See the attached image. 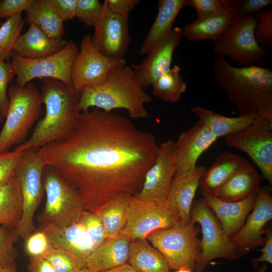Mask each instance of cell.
<instances>
[{"label": "cell", "instance_id": "6da1fadb", "mask_svg": "<svg viewBox=\"0 0 272 272\" xmlns=\"http://www.w3.org/2000/svg\"><path fill=\"white\" fill-rule=\"evenodd\" d=\"M160 147L151 133L128 118L99 109L81 112L66 138L38 152L79 192L85 210L97 213L108 200L141 190Z\"/></svg>", "mask_w": 272, "mask_h": 272}, {"label": "cell", "instance_id": "7a4b0ae2", "mask_svg": "<svg viewBox=\"0 0 272 272\" xmlns=\"http://www.w3.org/2000/svg\"><path fill=\"white\" fill-rule=\"evenodd\" d=\"M213 73L240 115L272 121V71L256 65L235 67L222 56L214 59Z\"/></svg>", "mask_w": 272, "mask_h": 272}, {"label": "cell", "instance_id": "3957f363", "mask_svg": "<svg viewBox=\"0 0 272 272\" xmlns=\"http://www.w3.org/2000/svg\"><path fill=\"white\" fill-rule=\"evenodd\" d=\"M45 105L44 117L36 124L30 137L13 150L38 149L67 137L74 129L81 111V91L54 79L42 80L40 92Z\"/></svg>", "mask_w": 272, "mask_h": 272}, {"label": "cell", "instance_id": "277c9868", "mask_svg": "<svg viewBox=\"0 0 272 272\" xmlns=\"http://www.w3.org/2000/svg\"><path fill=\"white\" fill-rule=\"evenodd\" d=\"M151 97L138 83L130 66L112 69L106 81L81 91L79 103L81 112L95 107L107 112L114 109L126 110L131 118H145L149 114L145 104Z\"/></svg>", "mask_w": 272, "mask_h": 272}, {"label": "cell", "instance_id": "5b68a950", "mask_svg": "<svg viewBox=\"0 0 272 272\" xmlns=\"http://www.w3.org/2000/svg\"><path fill=\"white\" fill-rule=\"evenodd\" d=\"M9 104L0 132V152L24 143L42 111L40 92L31 83L9 87Z\"/></svg>", "mask_w": 272, "mask_h": 272}, {"label": "cell", "instance_id": "8992f818", "mask_svg": "<svg viewBox=\"0 0 272 272\" xmlns=\"http://www.w3.org/2000/svg\"><path fill=\"white\" fill-rule=\"evenodd\" d=\"M43 183L46 198L37 217L40 225L64 227L79 221L86 210L77 190L47 165L44 169Z\"/></svg>", "mask_w": 272, "mask_h": 272}, {"label": "cell", "instance_id": "52a82bcc", "mask_svg": "<svg viewBox=\"0 0 272 272\" xmlns=\"http://www.w3.org/2000/svg\"><path fill=\"white\" fill-rule=\"evenodd\" d=\"M200 231L191 222H179L170 228L152 232L146 239L163 255L170 269L186 267L193 271L201 253L200 240L197 237Z\"/></svg>", "mask_w": 272, "mask_h": 272}, {"label": "cell", "instance_id": "ba28073f", "mask_svg": "<svg viewBox=\"0 0 272 272\" xmlns=\"http://www.w3.org/2000/svg\"><path fill=\"white\" fill-rule=\"evenodd\" d=\"M45 167L37 149L23 151L16 173L22 196V217L15 229L18 236L24 241L37 230L33 218L45 192L43 183Z\"/></svg>", "mask_w": 272, "mask_h": 272}, {"label": "cell", "instance_id": "9c48e42d", "mask_svg": "<svg viewBox=\"0 0 272 272\" xmlns=\"http://www.w3.org/2000/svg\"><path fill=\"white\" fill-rule=\"evenodd\" d=\"M256 22V14L235 17L229 28L215 43L213 52L217 55L228 56L240 66L262 64L268 53L255 40Z\"/></svg>", "mask_w": 272, "mask_h": 272}, {"label": "cell", "instance_id": "30bf717a", "mask_svg": "<svg viewBox=\"0 0 272 272\" xmlns=\"http://www.w3.org/2000/svg\"><path fill=\"white\" fill-rule=\"evenodd\" d=\"M190 217L191 222L200 225L202 235L196 272H202L209 262L215 258L231 260L239 257L236 248L225 234L219 221L202 199L193 201Z\"/></svg>", "mask_w": 272, "mask_h": 272}, {"label": "cell", "instance_id": "8fae6325", "mask_svg": "<svg viewBox=\"0 0 272 272\" xmlns=\"http://www.w3.org/2000/svg\"><path fill=\"white\" fill-rule=\"evenodd\" d=\"M78 52L77 45L70 40L60 51L40 58L29 59L12 54L16 84L24 86L35 79L52 78L72 86L71 71Z\"/></svg>", "mask_w": 272, "mask_h": 272}, {"label": "cell", "instance_id": "7c38bea8", "mask_svg": "<svg viewBox=\"0 0 272 272\" xmlns=\"http://www.w3.org/2000/svg\"><path fill=\"white\" fill-rule=\"evenodd\" d=\"M126 223L120 234L131 240L146 239L152 232L168 229L182 222L165 200H144L132 196L126 210Z\"/></svg>", "mask_w": 272, "mask_h": 272}, {"label": "cell", "instance_id": "4fadbf2b", "mask_svg": "<svg viewBox=\"0 0 272 272\" xmlns=\"http://www.w3.org/2000/svg\"><path fill=\"white\" fill-rule=\"evenodd\" d=\"M224 142L245 153L272 185V121L256 118L244 129L225 137Z\"/></svg>", "mask_w": 272, "mask_h": 272}, {"label": "cell", "instance_id": "5bb4252c", "mask_svg": "<svg viewBox=\"0 0 272 272\" xmlns=\"http://www.w3.org/2000/svg\"><path fill=\"white\" fill-rule=\"evenodd\" d=\"M124 58L116 59L105 56L94 46L92 36L85 35L71 71L72 86L77 91L104 83L113 69L124 66Z\"/></svg>", "mask_w": 272, "mask_h": 272}, {"label": "cell", "instance_id": "9a60e30c", "mask_svg": "<svg viewBox=\"0 0 272 272\" xmlns=\"http://www.w3.org/2000/svg\"><path fill=\"white\" fill-rule=\"evenodd\" d=\"M272 219V195L269 186H259L254 206L240 230L230 237L240 256L258 246H263L265 238L264 228Z\"/></svg>", "mask_w": 272, "mask_h": 272}, {"label": "cell", "instance_id": "2e32d148", "mask_svg": "<svg viewBox=\"0 0 272 272\" xmlns=\"http://www.w3.org/2000/svg\"><path fill=\"white\" fill-rule=\"evenodd\" d=\"M103 5L102 13L92 36V43L105 56L124 58L130 42L128 16L111 12L104 2Z\"/></svg>", "mask_w": 272, "mask_h": 272}, {"label": "cell", "instance_id": "e0dca14e", "mask_svg": "<svg viewBox=\"0 0 272 272\" xmlns=\"http://www.w3.org/2000/svg\"><path fill=\"white\" fill-rule=\"evenodd\" d=\"M157 158L147 171L142 187L134 195L144 200H165L175 172L174 142L169 140L160 144Z\"/></svg>", "mask_w": 272, "mask_h": 272}, {"label": "cell", "instance_id": "ac0fdd59", "mask_svg": "<svg viewBox=\"0 0 272 272\" xmlns=\"http://www.w3.org/2000/svg\"><path fill=\"white\" fill-rule=\"evenodd\" d=\"M183 36L182 28H173L163 39L139 64L130 65L133 74L140 86L145 89L163 74L171 69L173 55L176 47Z\"/></svg>", "mask_w": 272, "mask_h": 272}, {"label": "cell", "instance_id": "d6986e66", "mask_svg": "<svg viewBox=\"0 0 272 272\" xmlns=\"http://www.w3.org/2000/svg\"><path fill=\"white\" fill-rule=\"evenodd\" d=\"M217 140L199 120L189 129L181 132L177 141L174 142V176L182 175L192 171L196 167L199 157Z\"/></svg>", "mask_w": 272, "mask_h": 272}, {"label": "cell", "instance_id": "ffe728a7", "mask_svg": "<svg viewBox=\"0 0 272 272\" xmlns=\"http://www.w3.org/2000/svg\"><path fill=\"white\" fill-rule=\"evenodd\" d=\"M38 230L45 233L53 248L71 255L81 267H86L95 247L79 221L64 227L40 225Z\"/></svg>", "mask_w": 272, "mask_h": 272}, {"label": "cell", "instance_id": "44dd1931", "mask_svg": "<svg viewBox=\"0 0 272 272\" xmlns=\"http://www.w3.org/2000/svg\"><path fill=\"white\" fill-rule=\"evenodd\" d=\"M256 193L236 201H223L213 196H203L202 200L214 213L225 234L230 238L245 224L254 206Z\"/></svg>", "mask_w": 272, "mask_h": 272}, {"label": "cell", "instance_id": "7402d4cb", "mask_svg": "<svg viewBox=\"0 0 272 272\" xmlns=\"http://www.w3.org/2000/svg\"><path fill=\"white\" fill-rule=\"evenodd\" d=\"M207 170L203 166H196L191 172L174 176L165 199L167 204L179 215L182 222H190V212L200 180Z\"/></svg>", "mask_w": 272, "mask_h": 272}, {"label": "cell", "instance_id": "603a6c76", "mask_svg": "<svg viewBox=\"0 0 272 272\" xmlns=\"http://www.w3.org/2000/svg\"><path fill=\"white\" fill-rule=\"evenodd\" d=\"M247 159L225 152L219 155L202 176L199 188L203 196H216L220 187L234 174L249 166Z\"/></svg>", "mask_w": 272, "mask_h": 272}, {"label": "cell", "instance_id": "cb8c5ba5", "mask_svg": "<svg viewBox=\"0 0 272 272\" xmlns=\"http://www.w3.org/2000/svg\"><path fill=\"white\" fill-rule=\"evenodd\" d=\"M66 42L62 38H50L36 25L30 24L18 38L12 54L29 59L40 58L60 51Z\"/></svg>", "mask_w": 272, "mask_h": 272}, {"label": "cell", "instance_id": "d4e9b609", "mask_svg": "<svg viewBox=\"0 0 272 272\" xmlns=\"http://www.w3.org/2000/svg\"><path fill=\"white\" fill-rule=\"evenodd\" d=\"M130 242L121 234L107 238L94 249L86 267L94 272H102L127 263Z\"/></svg>", "mask_w": 272, "mask_h": 272}, {"label": "cell", "instance_id": "484cf974", "mask_svg": "<svg viewBox=\"0 0 272 272\" xmlns=\"http://www.w3.org/2000/svg\"><path fill=\"white\" fill-rule=\"evenodd\" d=\"M185 0H160L156 17L140 50V54H149L171 32L175 19Z\"/></svg>", "mask_w": 272, "mask_h": 272}, {"label": "cell", "instance_id": "4316f807", "mask_svg": "<svg viewBox=\"0 0 272 272\" xmlns=\"http://www.w3.org/2000/svg\"><path fill=\"white\" fill-rule=\"evenodd\" d=\"M234 18L225 9L218 14L184 25L182 28L183 36L194 42L211 40L216 43L229 28Z\"/></svg>", "mask_w": 272, "mask_h": 272}, {"label": "cell", "instance_id": "83f0119b", "mask_svg": "<svg viewBox=\"0 0 272 272\" xmlns=\"http://www.w3.org/2000/svg\"><path fill=\"white\" fill-rule=\"evenodd\" d=\"M262 177L251 164L234 174L219 189L217 197L236 201L257 193Z\"/></svg>", "mask_w": 272, "mask_h": 272}, {"label": "cell", "instance_id": "f1b7e54d", "mask_svg": "<svg viewBox=\"0 0 272 272\" xmlns=\"http://www.w3.org/2000/svg\"><path fill=\"white\" fill-rule=\"evenodd\" d=\"M127 263L137 272H170L164 257L146 239L131 240Z\"/></svg>", "mask_w": 272, "mask_h": 272}, {"label": "cell", "instance_id": "f546056e", "mask_svg": "<svg viewBox=\"0 0 272 272\" xmlns=\"http://www.w3.org/2000/svg\"><path fill=\"white\" fill-rule=\"evenodd\" d=\"M190 111L203 123L217 139L236 132L250 125L255 118L241 116L227 117L199 106Z\"/></svg>", "mask_w": 272, "mask_h": 272}, {"label": "cell", "instance_id": "4dcf8cb0", "mask_svg": "<svg viewBox=\"0 0 272 272\" xmlns=\"http://www.w3.org/2000/svg\"><path fill=\"white\" fill-rule=\"evenodd\" d=\"M22 217V196L15 175L0 185V226L15 228Z\"/></svg>", "mask_w": 272, "mask_h": 272}, {"label": "cell", "instance_id": "1f68e13d", "mask_svg": "<svg viewBox=\"0 0 272 272\" xmlns=\"http://www.w3.org/2000/svg\"><path fill=\"white\" fill-rule=\"evenodd\" d=\"M25 22L34 24L53 39H61L64 34L63 21L55 14L46 0H33L25 11Z\"/></svg>", "mask_w": 272, "mask_h": 272}, {"label": "cell", "instance_id": "d6a6232c", "mask_svg": "<svg viewBox=\"0 0 272 272\" xmlns=\"http://www.w3.org/2000/svg\"><path fill=\"white\" fill-rule=\"evenodd\" d=\"M122 193L107 201L97 213L104 228L107 238L119 235L126 223V210L130 197Z\"/></svg>", "mask_w": 272, "mask_h": 272}, {"label": "cell", "instance_id": "836d02e7", "mask_svg": "<svg viewBox=\"0 0 272 272\" xmlns=\"http://www.w3.org/2000/svg\"><path fill=\"white\" fill-rule=\"evenodd\" d=\"M181 67L174 65L151 85L154 96L166 102L176 103L186 90L187 85L180 75Z\"/></svg>", "mask_w": 272, "mask_h": 272}, {"label": "cell", "instance_id": "e575fe53", "mask_svg": "<svg viewBox=\"0 0 272 272\" xmlns=\"http://www.w3.org/2000/svg\"><path fill=\"white\" fill-rule=\"evenodd\" d=\"M22 13L7 19L0 26V59L8 61L25 24Z\"/></svg>", "mask_w": 272, "mask_h": 272}, {"label": "cell", "instance_id": "d590c367", "mask_svg": "<svg viewBox=\"0 0 272 272\" xmlns=\"http://www.w3.org/2000/svg\"><path fill=\"white\" fill-rule=\"evenodd\" d=\"M224 9L235 17L255 15L272 4L271 0H221Z\"/></svg>", "mask_w": 272, "mask_h": 272}, {"label": "cell", "instance_id": "8d00e7d4", "mask_svg": "<svg viewBox=\"0 0 272 272\" xmlns=\"http://www.w3.org/2000/svg\"><path fill=\"white\" fill-rule=\"evenodd\" d=\"M19 238L15 228L0 226V263L3 266L16 264L18 251L15 243Z\"/></svg>", "mask_w": 272, "mask_h": 272}, {"label": "cell", "instance_id": "74e56055", "mask_svg": "<svg viewBox=\"0 0 272 272\" xmlns=\"http://www.w3.org/2000/svg\"><path fill=\"white\" fill-rule=\"evenodd\" d=\"M103 10V4L98 0H77L75 17L85 25L95 27Z\"/></svg>", "mask_w": 272, "mask_h": 272}, {"label": "cell", "instance_id": "f35d334b", "mask_svg": "<svg viewBox=\"0 0 272 272\" xmlns=\"http://www.w3.org/2000/svg\"><path fill=\"white\" fill-rule=\"evenodd\" d=\"M254 36L258 45L264 49L272 46V10L261 11L256 14Z\"/></svg>", "mask_w": 272, "mask_h": 272}, {"label": "cell", "instance_id": "ab89813d", "mask_svg": "<svg viewBox=\"0 0 272 272\" xmlns=\"http://www.w3.org/2000/svg\"><path fill=\"white\" fill-rule=\"evenodd\" d=\"M79 221L84 227L95 247L108 238L97 213L85 211L81 216Z\"/></svg>", "mask_w": 272, "mask_h": 272}, {"label": "cell", "instance_id": "60d3db41", "mask_svg": "<svg viewBox=\"0 0 272 272\" xmlns=\"http://www.w3.org/2000/svg\"><path fill=\"white\" fill-rule=\"evenodd\" d=\"M44 257L57 272H75L80 268L76 259L68 253L52 248Z\"/></svg>", "mask_w": 272, "mask_h": 272}, {"label": "cell", "instance_id": "b9f144b4", "mask_svg": "<svg viewBox=\"0 0 272 272\" xmlns=\"http://www.w3.org/2000/svg\"><path fill=\"white\" fill-rule=\"evenodd\" d=\"M22 154L14 150L0 152V185L16 175Z\"/></svg>", "mask_w": 272, "mask_h": 272}, {"label": "cell", "instance_id": "7bdbcfd3", "mask_svg": "<svg viewBox=\"0 0 272 272\" xmlns=\"http://www.w3.org/2000/svg\"><path fill=\"white\" fill-rule=\"evenodd\" d=\"M14 76L15 75L12 62L0 59V113L5 118L9 104L8 86Z\"/></svg>", "mask_w": 272, "mask_h": 272}, {"label": "cell", "instance_id": "ee69618b", "mask_svg": "<svg viewBox=\"0 0 272 272\" xmlns=\"http://www.w3.org/2000/svg\"><path fill=\"white\" fill-rule=\"evenodd\" d=\"M25 242V250L30 257L44 256L52 248L45 233L39 230L31 234Z\"/></svg>", "mask_w": 272, "mask_h": 272}, {"label": "cell", "instance_id": "f6af8a7d", "mask_svg": "<svg viewBox=\"0 0 272 272\" xmlns=\"http://www.w3.org/2000/svg\"><path fill=\"white\" fill-rule=\"evenodd\" d=\"M185 6H190L194 9L196 20L214 16L225 10L221 0H185Z\"/></svg>", "mask_w": 272, "mask_h": 272}, {"label": "cell", "instance_id": "bcb514c9", "mask_svg": "<svg viewBox=\"0 0 272 272\" xmlns=\"http://www.w3.org/2000/svg\"><path fill=\"white\" fill-rule=\"evenodd\" d=\"M33 0H1L0 19H8L13 16L26 11Z\"/></svg>", "mask_w": 272, "mask_h": 272}, {"label": "cell", "instance_id": "7dc6e473", "mask_svg": "<svg viewBox=\"0 0 272 272\" xmlns=\"http://www.w3.org/2000/svg\"><path fill=\"white\" fill-rule=\"evenodd\" d=\"M55 14L64 22L75 17L77 0H46Z\"/></svg>", "mask_w": 272, "mask_h": 272}, {"label": "cell", "instance_id": "c3c4849f", "mask_svg": "<svg viewBox=\"0 0 272 272\" xmlns=\"http://www.w3.org/2000/svg\"><path fill=\"white\" fill-rule=\"evenodd\" d=\"M264 234L266 235L265 243L263 248L260 250L262 254L258 258H251V261L256 269L258 268V264L260 262L272 263V230L271 226L264 228Z\"/></svg>", "mask_w": 272, "mask_h": 272}, {"label": "cell", "instance_id": "681fc988", "mask_svg": "<svg viewBox=\"0 0 272 272\" xmlns=\"http://www.w3.org/2000/svg\"><path fill=\"white\" fill-rule=\"evenodd\" d=\"M104 2L111 12L128 16L130 12L140 3V0H105Z\"/></svg>", "mask_w": 272, "mask_h": 272}, {"label": "cell", "instance_id": "f907efd6", "mask_svg": "<svg viewBox=\"0 0 272 272\" xmlns=\"http://www.w3.org/2000/svg\"><path fill=\"white\" fill-rule=\"evenodd\" d=\"M27 269L28 272H57L44 256L30 257Z\"/></svg>", "mask_w": 272, "mask_h": 272}, {"label": "cell", "instance_id": "816d5d0a", "mask_svg": "<svg viewBox=\"0 0 272 272\" xmlns=\"http://www.w3.org/2000/svg\"><path fill=\"white\" fill-rule=\"evenodd\" d=\"M102 272H137L128 263Z\"/></svg>", "mask_w": 272, "mask_h": 272}, {"label": "cell", "instance_id": "f5cc1de1", "mask_svg": "<svg viewBox=\"0 0 272 272\" xmlns=\"http://www.w3.org/2000/svg\"><path fill=\"white\" fill-rule=\"evenodd\" d=\"M0 272H18L16 264L2 266L0 267Z\"/></svg>", "mask_w": 272, "mask_h": 272}, {"label": "cell", "instance_id": "db71d44e", "mask_svg": "<svg viewBox=\"0 0 272 272\" xmlns=\"http://www.w3.org/2000/svg\"><path fill=\"white\" fill-rule=\"evenodd\" d=\"M268 266L266 263H263L260 267L257 268L258 272H266Z\"/></svg>", "mask_w": 272, "mask_h": 272}, {"label": "cell", "instance_id": "11a10c76", "mask_svg": "<svg viewBox=\"0 0 272 272\" xmlns=\"http://www.w3.org/2000/svg\"><path fill=\"white\" fill-rule=\"evenodd\" d=\"M75 272H94L87 267L80 268Z\"/></svg>", "mask_w": 272, "mask_h": 272}, {"label": "cell", "instance_id": "9f6ffc18", "mask_svg": "<svg viewBox=\"0 0 272 272\" xmlns=\"http://www.w3.org/2000/svg\"><path fill=\"white\" fill-rule=\"evenodd\" d=\"M176 272H192V271L186 267H182L177 269Z\"/></svg>", "mask_w": 272, "mask_h": 272}, {"label": "cell", "instance_id": "6f0895ef", "mask_svg": "<svg viewBox=\"0 0 272 272\" xmlns=\"http://www.w3.org/2000/svg\"><path fill=\"white\" fill-rule=\"evenodd\" d=\"M5 117L0 113V123H1L4 119Z\"/></svg>", "mask_w": 272, "mask_h": 272}, {"label": "cell", "instance_id": "680465c9", "mask_svg": "<svg viewBox=\"0 0 272 272\" xmlns=\"http://www.w3.org/2000/svg\"><path fill=\"white\" fill-rule=\"evenodd\" d=\"M3 266V265L0 263V267H1V266Z\"/></svg>", "mask_w": 272, "mask_h": 272}, {"label": "cell", "instance_id": "91938a15", "mask_svg": "<svg viewBox=\"0 0 272 272\" xmlns=\"http://www.w3.org/2000/svg\"><path fill=\"white\" fill-rule=\"evenodd\" d=\"M2 23H3V22H0V26H1V25H2Z\"/></svg>", "mask_w": 272, "mask_h": 272}]
</instances>
